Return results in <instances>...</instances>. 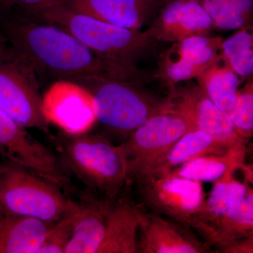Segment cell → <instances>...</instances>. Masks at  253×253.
Wrapping results in <instances>:
<instances>
[{"label": "cell", "instance_id": "obj_27", "mask_svg": "<svg viewBox=\"0 0 253 253\" xmlns=\"http://www.w3.org/2000/svg\"><path fill=\"white\" fill-rule=\"evenodd\" d=\"M234 129L249 141L253 134V82L250 80L238 90L234 106L226 112Z\"/></svg>", "mask_w": 253, "mask_h": 253}, {"label": "cell", "instance_id": "obj_24", "mask_svg": "<svg viewBox=\"0 0 253 253\" xmlns=\"http://www.w3.org/2000/svg\"><path fill=\"white\" fill-rule=\"evenodd\" d=\"M251 30L252 28H240L221 42V58L240 78H250L253 75V36Z\"/></svg>", "mask_w": 253, "mask_h": 253}, {"label": "cell", "instance_id": "obj_4", "mask_svg": "<svg viewBox=\"0 0 253 253\" xmlns=\"http://www.w3.org/2000/svg\"><path fill=\"white\" fill-rule=\"evenodd\" d=\"M91 95L96 121L129 136L149 118L168 110L167 99L150 94L142 84L98 76L73 78Z\"/></svg>", "mask_w": 253, "mask_h": 253}, {"label": "cell", "instance_id": "obj_16", "mask_svg": "<svg viewBox=\"0 0 253 253\" xmlns=\"http://www.w3.org/2000/svg\"><path fill=\"white\" fill-rule=\"evenodd\" d=\"M138 205L121 196L110 206L102 242L96 253H137Z\"/></svg>", "mask_w": 253, "mask_h": 253}, {"label": "cell", "instance_id": "obj_3", "mask_svg": "<svg viewBox=\"0 0 253 253\" xmlns=\"http://www.w3.org/2000/svg\"><path fill=\"white\" fill-rule=\"evenodd\" d=\"M59 158L91 191L115 201L126 185V163L118 149L106 138L84 132H64L56 139Z\"/></svg>", "mask_w": 253, "mask_h": 253}, {"label": "cell", "instance_id": "obj_18", "mask_svg": "<svg viewBox=\"0 0 253 253\" xmlns=\"http://www.w3.org/2000/svg\"><path fill=\"white\" fill-rule=\"evenodd\" d=\"M53 224L0 213V253H38Z\"/></svg>", "mask_w": 253, "mask_h": 253}, {"label": "cell", "instance_id": "obj_10", "mask_svg": "<svg viewBox=\"0 0 253 253\" xmlns=\"http://www.w3.org/2000/svg\"><path fill=\"white\" fill-rule=\"evenodd\" d=\"M168 110L184 118L191 130H201L229 144L244 141L226 112L218 109L200 86L192 82L169 86Z\"/></svg>", "mask_w": 253, "mask_h": 253}, {"label": "cell", "instance_id": "obj_7", "mask_svg": "<svg viewBox=\"0 0 253 253\" xmlns=\"http://www.w3.org/2000/svg\"><path fill=\"white\" fill-rule=\"evenodd\" d=\"M0 111L24 127L49 133L36 72L20 56L0 64Z\"/></svg>", "mask_w": 253, "mask_h": 253}, {"label": "cell", "instance_id": "obj_2", "mask_svg": "<svg viewBox=\"0 0 253 253\" xmlns=\"http://www.w3.org/2000/svg\"><path fill=\"white\" fill-rule=\"evenodd\" d=\"M20 15L59 26L103 57L126 66H137L138 61L154 54L158 45L146 31L110 24L59 3Z\"/></svg>", "mask_w": 253, "mask_h": 253}, {"label": "cell", "instance_id": "obj_22", "mask_svg": "<svg viewBox=\"0 0 253 253\" xmlns=\"http://www.w3.org/2000/svg\"><path fill=\"white\" fill-rule=\"evenodd\" d=\"M253 237V190L250 188L242 200L226 214L206 240L218 249L236 239ZM217 253V251H216Z\"/></svg>", "mask_w": 253, "mask_h": 253}, {"label": "cell", "instance_id": "obj_1", "mask_svg": "<svg viewBox=\"0 0 253 253\" xmlns=\"http://www.w3.org/2000/svg\"><path fill=\"white\" fill-rule=\"evenodd\" d=\"M2 26L10 45L36 73L59 81L98 76L139 84L149 81L137 66L103 57L56 25L16 14L5 19Z\"/></svg>", "mask_w": 253, "mask_h": 253}, {"label": "cell", "instance_id": "obj_17", "mask_svg": "<svg viewBox=\"0 0 253 253\" xmlns=\"http://www.w3.org/2000/svg\"><path fill=\"white\" fill-rule=\"evenodd\" d=\"M80 209L64 253H96L104 238L106 218L113 201L90 195Z\"/></svg>", "mask_w": 253, "mask_h": 253}, {"label": "cell", "instance_id": "obj_31", "mask_svg": "<svg viewBox=\"0 0 253 253\" xmlns=\"http://www.w3.org/2000/svg\"><path fill=\"white\" fill-rule=\"evenodd\" d=\"M18 58L19 56L10 45L6 38L0 36V64L11 62Z\"/></svg>", "mask_w": 253, "mask_h": 253}, {"label": "cell", "instance_id": "obj_6", "mask_svg": "<svg viewBox=\"0 0 253 253\" xmlns=\"http://www.w3.org/2000/svg\"><path fill=\"white\" fill-rule=\"evenodd\" d=\"M191 130L184 118L169 110L155 115L138 126L126 142L118 146L126 163V184L147 174Z\"/></svg>", "mask_w": 253, "mask_h": 253}, {"label": "cell", "instance_id": "obj_12", "mask_svg": "<svg viewBox=\"0 0 253 253\" xmlns=\"http://www.w3.org/2000/svg\"><path fill=\"white\" fill-rule=\"evenodd\" d=\"M42 107L48 121L68 134L86 132L96 121L91 95L71 81L59 80L50 86Z\"/></svg>", "mask_w": 253, "mask_h": 253}, {"label": "cell", "instance_id": "obj_26", "mask_svg": "<svg viewBox=\"0 0 253 253\" xmlns=\"http://www.w3.org/2000/svg\"><path fill=\"white\" fill-rule=\"evenodd\" d=\"M202 71L183 56L175 42L160 59L158 76L165 84L170 86L191 81Z\"/></svg>", "mask_w": 253, "mask_h": 253}, {"label": "cell", "instance_id": "obj_29", "mask_svg": "<svg viewBox=\"0 0 253 253\" xmlns=\"http://www.w3.org/2000/svg\"><path fill=\"white\" fill-rule=\"evenodd\" d=\"M54 0H0V10L4 12L25 14L40 9Z\"/></svg>", "mask_w": 253, "mask_h": 253}, {"label": "cell", "instance_id": "obj_11", "mask_svg": "<svg viewBox=\"0 0 253 253\" xmlns=\"http://www.w3.org/2000/svg\"><path fill=\"white\" fill-rule=\"evenodd\" d=\"M137 253H214L191 227L138 206Z\"/></svg>", "mask_w": 253, "mask_h": 253}, {"label": "cell", "instance_id": "obj_25", "mask_svg": "<svg viewBox=\"0 0 253 253\" xmlns=\"http://www.w3.org/2000/svg\"><path fill=\"white\" fill-rule=\"evenodd\" d=\"M221 37L195 36L176 42L184 57L202 71L221 57Z\"/></svg>", "mask_w": 253, "mask_h": 253}, {"label": "cell", "instance_id": "obj_21", "mask_svg": "<svg viewBox=\"0 0 253 253\" xmlns=\"http://www.w3.org/2000/svg\"><path fill=\"white\" fill-rule=\"evenodd\" d=\"M196 78L200 87L218 109L227 112L234 106L241 81L221 56Z\"/></svg>", "mask_w": 253, "mask_h": 253}, {"label": "cell", "instance_id": "obj_8", "mask_svg": "<svg viewBox=\"0 0 253 253\" xmlns=\"http://www.w3.org/2000/svg\"><path fill=\"white\" fill-rule=\"evenodd\" d=\"M134 182L143 206L187 226L193 213L205 199L202 182L170 172L150 173Z\"/></svg>", "mask_w": 253, "mask_h": 253}, {"label": "cell", "instance_id": "obj_13", "mask_svg": "<svg viewBox=\"0 0 253 253\" xmlns=\"http://www.w3.org/2000/svg\"><path fill=\"white\" fill-rule=\"evenodd\" d=\"M213 29L197 0H168L145 31L158 42H178L189 37L209 36Z\"/></svg>", "mask_w": 253, "mask_h": 253}, {"label": "cell", "instance_id": "obj_14", "mask_svg": "<svg viewBox=\"0 0 253 253\" xmlns=\"http://www.w3.org/2000/svg\"><path fill=\"white\" fill-rule=\"evenodd\" d=\"M52 2L99 21L133 30H140L160 5V0H54Z\"/></svg>", "mask_w": 253, "mask_h": 253}, {"label": "cell", "instance_id": "obj_30", "mask_svg": "<svg viewBox=\"0 0 253 253\" xmlns=\"http://www.w3.org/2000/svg\"><path fill=\"white\" fill-rule=\"evenodd\" d=\"M217 253H253V237L244 238L231 241L218 249Z\"/></svg>", "mask_w": 253, "mask_h": 253}, {"label": "cell", "instance_id": "obj_23", "mask_svg": "<svg viewBox=\"0 0 253 253\" xmlns=\"http://www.w3.org/2000/svg\"><path fill=\"white\" fill-rule=\"evenodd\" d=\"M214 28L233 31L252 28L253 0H197Z\"/></svg>", "mask_w": 253, "mask_h": 253}, {"label": "cell", "instance_id": "obj_15", "mask_svg": "<svg viewBox=\"0 0 253 253\" xmlns=\"http://www.w3.org/2000/svg\"><path fill=\"white\" fill-rule=\"evenodd\" d=\"M236 171L226 173L221 179L213 182L212 191L208 199L191 215L190 227L199 231L206 240L212 234L228 212L247 194L251 186L249 181L238 180Z\"/></svg>", "mask_w": 253, "mask_h": 253}, {"label": "cell", "instance_id": "obj_20", "mask_svg": "<svg viewBox=\"0 0 253 253\" xmlns=\"http://www.w3.org/2000/svg\"><path fill=\"white\" fill-rule=\"evenodd\" d=\"M246 142L240 143L224 154L194 158L169 172L190 180L214 182L226 173L241 170L246 166Z\"/></svg>", "mask_w": 253, "mask_h": 253}, {"label": "cell", "instance_id": "obj_19", "mask_svg": "<svg viewBox=\"0 0 253 253\" xmlns=\"http://www.w3.org/2000/svg\"><path fill=\"white\" fill-rule=\"evenodd\" d=\"M236 145L220 140L206 131L191 130L181 136L147 174L169 172L200 156L224 154Z\"/></svg>", "mask_w": 253, "mask_h": 253}, {"label": "cell", "instance_id": "obj_28", "mask_svg": "<svg viewBox=\"0 0 253 253\" xmlns=\"http://www.w3.org/2000/svg\"><path fill=\"white\" fill-rule=\"evenodd\" d=\"M79 209L80 204L75 203L72 208L61 219L54 223L38 253H65Z\"/></svg>", "mask_w": 253, "mask_h": 253}, {"label": "cell", "instance_id": "obj_9", "mask_svg": "<svg viewBox=\"0 0 253 253\" xmlns=\"http://www.w3.org/2000/svg\"><path fill=\"white\" fill-rule=\"evenodd\" d=\"M26 129L0 111V155L61 189L68 186L67 170L59 156Z\"/></svg>", "mask_w": 253, "mask_h": 253}, {"label": "cell", "instance_id": "obj_5", "mask_svg": "<svg viewBox=\"0 0 253 253\" xmlns=\"http://www.w3.org/2000/svg\"><path fill=\"white\" fill-rule=\"evenodd\" d=\"M61 188L22 166L0 163V213L56 222L74 206Z\"/></svg>", "mask_w": 253, "mask_h": 253}]
</instances>
